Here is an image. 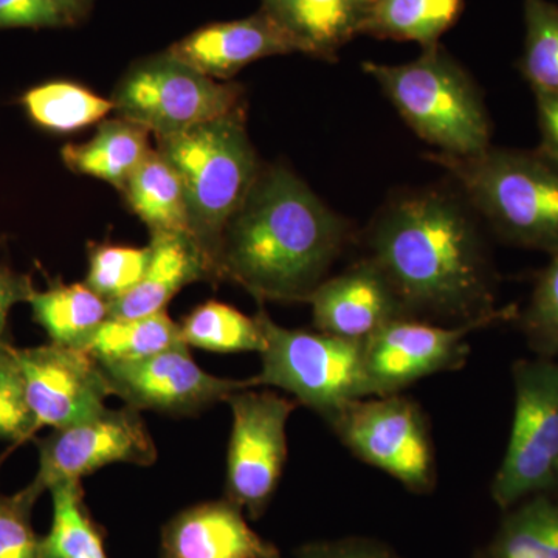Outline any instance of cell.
<instances>
[{"label": "cell", "mask_w": 558, "mask_h": 558, "mask_svg": "<svg viewBox=\"0 0 558 558\" xmlns=\"http://www.w3.org/2000/svg\"><path fill=\"white\" fill-rule=\"evenodd\" d=\"M39 469L32 486L44 494L65 481H81L110 464L150 465L157 449L140 411L124 407L100 413L39 439Z\"/></svg>", "instance_id": "obj_11"}, {"label": "cell", "mask_w": 558, "mask_h": 558, "mask_svg": "<svg viewBox=\"0 0 558 558\" xmlns=\"http://www.w3.org/2000/svg\"><path fill=\"white\" fill-rule=\"evenodd\" d=\"M33 318L43 326L50 343L81 349L109 318L108 301L86 284H57L35 290L31 300Z\"/></svg>", "instance_id": "obj_22"}, {"label": "cell", "mask_w": 558, "mask_h": 558, "mask_svg": "<svg viewBox=\"0 0 558 558\" xmlns=\"http://www.w3.org/2000/svg\"><path fill=\"white\" fill-rule=\"evenodd\" d=\"M538 271L531 299L519 312L521 333L537 357H558V252Z\"/></svg>", "instance_id": "obj_30"}, {"label": "cell", "mask_w": 558, "mask_h": 558, "mask_svg": "<svg viewBox=\"0 0 558 558\" xmlns=\"http://www.w3.org/2000/svg\"><path fill=\"white\" fill-rule=\"evenodd\" d=\"M149 132L123 119L105 120L89 142L70 143L61 150L70 171L105 180L123 190L135 168L149 153Z\"/></svg>", "instance_id": "obj_20"}, {"label": "cell", "mask_w": 558, "mask_h": 558, "mask_svg": "<svg viewBox=\"0 0 558 558\" xmlns=\"http://www.w3.org/2000/svg\"><path fill=\"white\" fill-rule=\"evenodd\" d=\"M352 234L351 223L289 168H266L223 233L219 279L259 301L306 303Z\"/></svg>", "instance_id": "obj_2"}, {"label": "cell", "mask_w": 558, "mask_h": 558, "mask_svg": "<svg viewBox=\"0 0 558 558\" xmlns=\"http://www.w3.org/2000/svg\"><path fill=\"white\" fill-rule=\"evenodd\" d=\"M488 558H558V495H532L506 510Z\"/></svg>", "instance_id": "obj_25"}, {"label": "cell", "mask_w": 558, "mask_h": 558, "mask_svg": "<svg viewBox=\"0 0 558 558\" xmlns=\"http://www.w3.org/2000/svg\"><path fill=\"white\" fill-rule=\"evenodd\" d=\"M417 137L447 156H473L490 145L492 121L480 87L440 44L407 64L363 62Z\"/></svg>", "instance_id": "obj_4"}, {"label": "cell", "mask_w": 558, "mask_h": 558, "mask_svg": "<svg viewBox=\"0 0 558 558\" xmlns=\"http://www.w3.org/2000/svg\"><path fill=\"white\" fill-rule=\"evenodd\" d=\"M157 150L179 172L189 204L191 233L218 269L223 233L260 172L245 128L244 108L193 130L157 137Z\"/></svg>", "instance_id": "obj_5"}, {"label": "cell", "mask_w": 558, "mask_h": 558, "mask_svg": "<svg viewBox=\"0 0 558 558\" xmlns=\"http://www.w3.org/2000/svg\"><path fill=\"white\" fill-rule=\"evenodd\" d=\"M112 396L134 410L190 416L252 388V380L223 379L201 368L186 344L126 363H98Z\"/></svg>", "instance_id": "obj_13"}, {"label": "cell", "mask_w": 558, "mask_h": 558, "mask_svg": "<svg viewBox=\"0 0 558 558\" xmlns=\"http://www.w3.org/2000/svg\"><path fill=\"white\" fill-rule=\"evenodd\" d=\"M247 389L226 399L233 416L226 497L258 520L279 486L288 461V422L300 403L277 392Z\"/></svg>", "instance_id": "obj_10"}, {"label": "cell", "mask_w": 558, "mask_h": 558, "mask_svg": "<svg viewBox=\"0 0 558 558\" xmlns=\"http://www.w3.org/2000/svg\"><path fill=\"white\" fill-rule=\"evenodd\" d=\"M512 381V428L492 481V498L505 512L532 495L554 492L558 476V360H517Z\"/></svg>", "instance_id": "obj_8"}, {"label": "cell", "mask_w": 558, "mask_h": 558, "mask_svg": "<svg viewBox=\"0 0 558 558\" xmlns=\"http://www.w3.org/2000/svg\"><path fill=\"white\" fill-rule=\"evenodd\" d=\"M553 494H556L558 495V476H557V483H556V488H554V492Z\"/></svg>", "instance_id": "obj_39"}, {"label": "cell", "mask_w": 558, "mask_h": 558, "mask_svg": "<svg viewBox=\"0 0 558 558\" xmlns=\"http://www.w3.org/2000/svg\"><path fill=\"white\" fill-rule=\"evenodd\" d=\"M478 215L457 186L398 191L366 231L368 258L411 318L515 322V304L497 306L498 279Z\"/></svg>", "instance_id": "obj_1"}, {"label": "cell", "mask_w": 558, "mask_h": 558, "mask_svg": "<svg viewBox=\"0 0 558 558\" xmlns=\"http://www.w3.org/2000/svg\"><path fill=\"white\" fill-rule=\"evenodd\" d=\"M62 17L65 25L75 24L86 16L94 0H43Z\"/></svg>", "instance_id": "obj_38"}, {"label": "cell", "mask_w": 558, "mask_h": 558, "mask_svg": "<svg viewBox=\"0 0 558 558\" xmlns=\"http://www.w3.org/2000/svg\"><path fill=\"white\" fill-rule=\"evenodd\" d=\"M179 323L167 311L137 318H108L81 351L97 363H126L182 347Z\"/></svg>", "instance_id": "obj_24"}, {"label": "cell", "mask_w": 558, "mask_h": 558, "mask_svg": "<svg viewBox=\"0 0 558 558\" xmlns=\"http://www.w3.org/2000/svg\"><path fill=\"white\" fill-rule=\"evenodd\" d=\"M462 10L464 0H373L362 35L429 49L457 24Z\"/></svg>", "instance_id": "obj_23"}, {"label": "cell", "mask_w": 558, "mask_h": 558, "mask_svg": "<svg viewBox=\"0 0 558 558\" xmlns=\"http://www.w3.org/2000/svg\"><path fill=\"white\" fill-rule=\"evenodd\" d=\"M183 343L189 348L218 354L263 351L266 340L258 319L247 317L236 307L207 301L180 323Z\"/></svg>", "instance_id": "obj_27"}, {"label": "cell", "mask_w": 558, "mask_h": 558, "mask_svg": "<svg viewBox=\"0 0 558 558\" xmlns=\"http://www.w3.org/2000/svg\"><path fill=\"white\" fill-rule=\"evenodd\" d=\"M60 14L43 0H0V28L61 27Z\"/></svg>", "instance_id": "obj_35"}, {"label": "cell", "mask_w": 558, "mask_h": 558, "mask_svg": "<svg viewBox=\"0 0 558 558\" xmlns=\"http://www.w3.org/2000/svg\"><path fill=\"white\" fill-rule=\"evenodd\" d=\"M255 318L266 344L253 387L282 389L325 421L354 400L374 398L363 341L282 328L264 310Z\"/></svg>", "instance_id": "obj_6"}, {"label": "cell", "mask_w": 558, "mask_h": 558, "mask_svg": "<svg viewBox=\"0 0 558 558\" xmlns=\"http://www.w3.org/2000/svg\"><path fill=\"white\" fill-rule=\"evenodd\" d=\"M535 106H537L538 130L542 134L539 148L558 159V98L535 95Z\"/></svg>", "instance_id": "obj_37"}, {"label": "cell", "mask_w": 558, "mask_h": 558, "mask_svg": "<svg viewBox=\"0 0 558 558\" xmlns=\"http://www.w3.org/2000/svg\"><path fill=\"white\" fill-rule=\"evenodd\" d=\"M150 258L137 288L109 303V318H137L167 310L175 295L199 281H219L215 260L186 231L150 233Z\"/></svg>", "instance_id": "obj_18"}, {"label": "cell", "mask_w": 558, "mask_h": 558, "mask_svg": "<svg viewBox=\"0 0 558 558\" xmlns=\"http://www.w3.org/2000/svg\"><path fill=\"white\" fill-rule=\"evenodd\" d=\"M150 258V247L100 244L90 248L87 288L102 300L113 303L137 288Z\"/></svg>", "instance_id": "obj_31"}, {"label": "cell", "mask_w": 558, "mask_h": 558, "mask_svg": "<svg viewBox=\"0 0 558 558\" xmlns=\"http://www.w3.org/2000/svg\"><path fill=\"white\" fill-rule=\"evenodd\" d=\"M14 355L24 374L36 433L86 421L105 410L106 398L112 396L101 366L81 349L49 343L14 348Z\"/></svg>", "instance_id": "obj_14"}, {"label": "cell", "mask_w": 558, "mask_h": 558, "mask_svg": "<svg viewBox=\"0 0 558 558\" xmlns=\"http://www.w3.org/2000/svg\"><path fill=\"white\" fill-rule=\"evenodd\" d=\"M121 191L132 211L148 227L150 233H191L189 204L182 179L159 150L150 149L146 154Z\"/></svg>", "instance_id": "obj_21"}, {"label": "cell", "mask_w": 558, "mask_h": 558, "mask_svg": "<svg viewBox=\"0 0 558 558\" xmlns=\"http://www.w3.org/2000/svg\"><path fill=\"white\" fill-rule=\"evenodd\" d=\"M167 51L208 78L229 80L252 62L296 50L288 35L259 9L244 20L199 28Z\"/></svg>", "instance_id": "obj_17"}, {"label": "cell", "mask_w": 558, "mask_h": 558, "mask_svg": "<svg viewBox=\"0 0 558 558\" xmlns=\"http://www.w3.org/2000/svg\"><path fill=\"white\" fill-rule=\"evenodd\" d=\"M35 435V417L28 405L24 374L14 348L5 341L0 347V439L20 446Z\"/></svg>", "instance_id": "obj_32"}, {"label": "cell", "mask_w": 558, "mask_h": 558, "mask_svg": "<svg viewBox=\"0 0 558 558\" xmlns=\"http://www.w3.org/2000/svg\"><path fill=\"white\" fill-rule=\"evenodd\" d=\"M478 318L454 326L429 325L425 319L399 318L365 341V365L374 396L398 395L416 381L461 369L468 363L469 336L498 325Z\"/></svg>", "instance_id": "obj_12"}, {"label": "cell", "mask_w": 558, "mask_h": 558, "mask_svg": "<svg viewBox=\"0 0 558 558\" xmlns=\"http://www.w3.org/2000/svg\"><path fill=\"white\" fill-rule=\"evenodd\" d=\"M475 558H488V557L486 556V553H483V554H480V556H476Z\"/></svg>", "instance_id": "obj_40"}, {"label": "cell", "mask_w": 558, "mask_h": 558, "mask_svg": "<svg viewBox=\"0 0 558 558\" xmlns=\"http://www.w3.org/2000/svg\"><path fill=\"white\" fill-rule=\"evenodd\" d=\"M306 303L319 332L363 343L388 323L410 317L387 275L368 256L326 278Z\"/></svg>", "instance_id": "obj_15"}, {"label": "cell", "mask_w": 558, "mask_h": 558, "mask_svg": "<svg viewBox=\"0 0 558 558\" xmlns=\"http://www.w3.org/2000/svg\"><path fill=\"white\" fill-rule=\"evenodd\" d=\"M524 38L519 68L534 95L558 98V7L549 0H523Z\"/></svg>", "instance_id": "obj_29"}, {"label": "cell", "mask_w": 558, "mask_h": 558, "mask_svg": "<svg viewBox=\"0 0 558 558\" xmlns=\"http://www.w3.org/2000/svg\"><path fill=\"white\" fill-rule=\"evenodd\" d=\"M282 558V557H281ZM288 558H405L387 543L371 537H343L301 546Z\"/></svg>", "instance_id": "obj_34"}, {"label": "cell", "mask_w": 558, "mask_h": 558, "mask_svg": "<svg viewBox=\"0 0 558 558\" xmlns=\"http://www.w3.org/2000/svg\"><path fill=\"white\" fill-rule=\"evenodd\" d=\"M33 292L35 289H33L31 277L0 266V347L5 343L3 332H5L11 310L16 304L28 303Z\"/></svg>", "instance_id": "obj_36"}, {"label": "cell", "mask_w": 558, "mask_h": 558, "mask_svg": "<svg viewBox=\"0 0 558 558\" xmlns=\"http://www.w3.org/2000/svg\"><path fill=\"white\" fill-rule=\"evenodd\" d=\"M40 495L32 484L14 495L0 494V558H40V538L32 526Z\"/></svg>", "instance_id": "obj_33"}, {"label": "cell", "mask_w": 558, "mask_h": 558, "mask_svg": "<svg viewBox=\"0 0 558 558\" xmlns=\"http://www.w3.org/2000/svg\"><path fill=\"white\" fill-rule=\"evenodd\" d=\"M53 521L40 538V558H108L100 527L84 505L81 481H65L50 488Z\"/></svg>", "instance_id": "obj_26"}, {"label": "cell", "mask_w": 558, "mask_h": 558, "mask_svg": "<svg viewBox=\"0 0 558 558\" xmlns=\"http://www.w3.org/2000/svg\"><path fill=\"white\" fill-rule=\"evenodd\" d=\"M325 422L359 461L387 473L411 494L435 490V442L427 414L416 400L402 392L359 399Z\"/></svg>", "instance_id": "obj_7"}, {"label": "cell", "mask_w": 558, "mask_h": 558, "mask_svg": "<svg viewBox=\"0 0 558 558\" xmlns=\"http://www.w3.org/2000/svg\"><path fill=\"white\" fill-rule=\"evenodd\" d=\"M373 0H260V10L288 35L299 53L337 61L362 35Z\"/></svg>", "instance_id": "obj_19"}, {"label": "cell", "mask_w": 558, "mask_h": 558, "mask_svg": "<svg viewBox=\"0 0 558 558\" xmlns=\"http://www.w3.org/2000/svg\"><path fill=\"white\" fill-rule=\"evenodd\" d=\"M112 101L120 119L157 138L242 109V89L208 78L165 51L135 64L120 81Z\"/></svg>", "instance_id": "obj_9"}, {"label": "cell", "mask_w": 558, "mask_h": 558, "mask_svg": "<svg viewBox=\"0 0 558 558\" xmlns=\"http://www.w3.org/2000/svg\"><path fill=\"white\" fill-rule=\"evenodd\" d=\"M499 240L558 252V159L545 149L488 146L473 156L427 154Z\"/></svg>", "instance_id": "obj_3"}, {"label": "cell", "mask_w": 558, "mask_h": 558, "mask_svg": "<svg viewBox=\"0 0 558 558\" xmlns=\"http://www.w3.org/2000/svg\"><path fill=\"white\" fill-rule=\"evenodd\" d=\"M22 102L35 123L58 134L100 123L116 110L112 100L69 81L35 87L24 95Z\"/></svg>", "instance_id": "obj_28"}, {"label": "cell", "mask_w": 558, "mask_h": 558, "mask_svg": "<svg viewBox=\"0 0 558 558\" xmlns=\"http://www.w3.org/2000/svg\"><path fill=\"white\" fill-rule=\"evenodd\" d=\"M160 558H281L230 498L201 502L172 517L160 538Z\"/></svg>", "instance_id": "obj_16"}]
</instances>
